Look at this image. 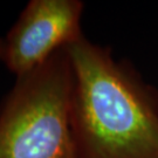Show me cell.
Here are the masks:
<instances>
[{
    "label": "cell",
    "instance_id": "1",
    "mask_svg": "<svg viewBox=\"0 0 158 158\" xmlns=\"http://www.w3.org/2000/svg\"><path fill=\"white\" fill-rule=\"evenodd\" d=\"M66 49L77 158H158L157 108L141 82L107 48L83 36Z\"/></svg>",
    "mask_w": 158,
    "mask_h": 158
},
{
    "label": "cell",
    "instance_id": "2",
    "mask_svg": "<svg viewBox=\"0 0 158 158\" xmlns=\"http://www.w3.org/2000/svg\"><path fill=\"white\" fill-rule=\"evenodd\" d=\"M67 49L18 77L0 111V158H77L70 124Z\"/></svg>",
    "mask_w": 158,
    "mask_h": 158
},
{
    "label": "cell",
    "instance_id": "4",
    "mask_svg": "<svg viewBox=\"0 0 158 158\" xmlns=\"http://www.w3.org/2000/svg\"><path fill=\"white\" fill-rule=\"evenodd\" d=\"M0 60H5V41L0 39Z\"/></svg>",
    "mask_w": 158,
    "mask_h": 158
},
{
    "label": "cell",
    "instance_id": "3",
    "mask_svg": "<svg viewBox=\"0 0 158 158\" xmlns=\"http://www.w3.org/2000/svg\"><path fill=\"white\" fill-rule=\"evenodd\" d=\"M82 10L77 0H32L5 40L10 70L21 77L81 39Z\"/></svg>",
    "mask_w": 158,
    "mask_h": 158
}]
</instances>
